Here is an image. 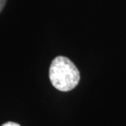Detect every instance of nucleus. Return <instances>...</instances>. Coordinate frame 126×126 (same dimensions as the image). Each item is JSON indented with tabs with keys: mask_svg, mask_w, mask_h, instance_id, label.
I'll return each mask as SVG.
<instances>
[{
	"mask_svg": "<svg viewBox=\"0 0 126 126\" xmlns=\"http://www.w3.org/2000/svg\"><path fill=\"white\" fill-rule=\"evenodd\" d=\"M2 126H21L19 124L17 123H15V122H7L3 124Z\"/></svg>",
	"mask_w": 126,
	"mask_h": 126,
	"instance_id": "obj_2",
	"label": "nucleus"
},
{
	"mask_svg": "<svg viewBox=\"0 0 126 126\" xmlns=\"http://www.w3.org/2000/svg\"><path fill=\"white\" fill-rule=\"evenodd\" d=\"M6 2H7V0H0V12L3 9L5 4H6Z\"/></svg>",
	"mask_w": 126,
	"mask_h": 126,
	"instance_id": "obj_3",
	"label": "nucleus"
},
{
	"mask_svg": "<svg viewBox=\"0 0 126 126\" xmlns=\"http://www.w3.org/2000/svg\"><path fill=\"white\" fill-rule=\"evenodd\" d=\"M49 79L57 90L67 92L78 85L80 74L71 60L65 56H57L51 63Z\"/></svg>",
	"mask_w": 126,
	"mask_h": 126,
	"instance_id": "obj_1",
	"label": "nucleus"
}]
</instances>
